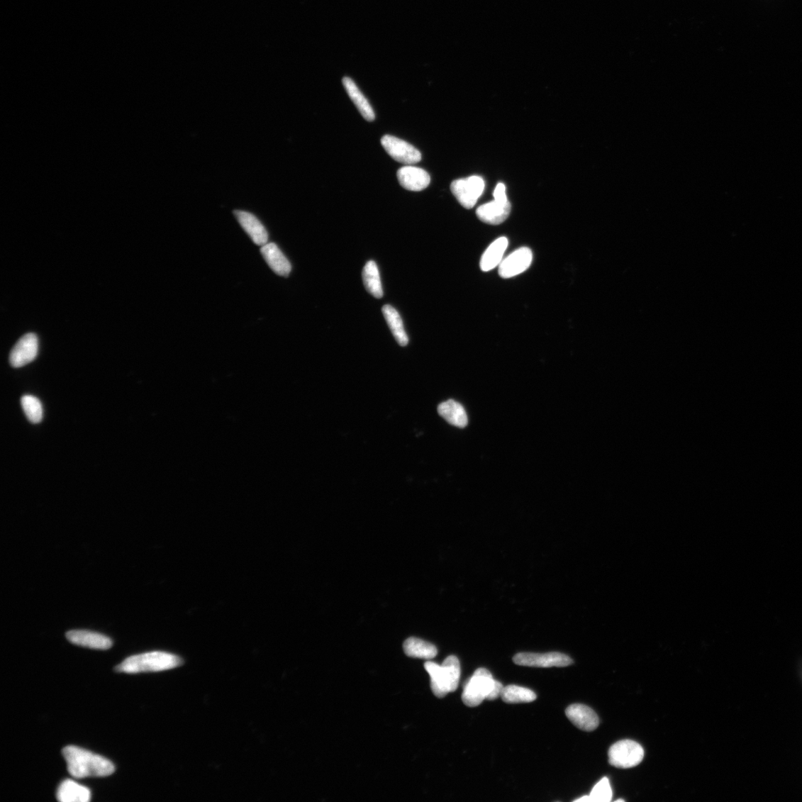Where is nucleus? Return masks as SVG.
<instances>
[{"mask_svg": "<svg viewBox=\"0 0 802 802\" xmlns=\"http://www.w3.org/2000/svg\"><path fill=\"white\" fill-rule=\"evenodd\" d=\"M69 774L76 779L104 777L115 772L114 764L107 759L84 749L68 746L62 749Z\"/></svg>", "mask_w": 802, "mask_h": 802, "instance_id": "nucleus-1", "label": "nucleus"}, {"mask_svg": "<svg viewBox=\"0 0 802 802\" xmlns=\"http://www.w3.org/2000/svg\"><path fill=\"white\" fill-rule=\"evenodd\" d=\"M504 686L495 680L489 670L478 669L464 686L463 703L476 707L484 700L494 701L501 697Z\"/></svg>", "mask_w": 802, "mask_h": 802, "instance_id": "nucleus-2", "label": "nucleus"}, {"mask_svg": "<svg viewBox=\"0 0 802 802\" xmlns=\"http://www.w3.org/2000/svg\"><path fill=\"white\" fill-rule=\"evenodd\" d=\"M179 657L163 652H152L131 656L117 666L116 671L128 674L161 672L180 667Z\"/></svg>", "mask_w": 802, "mask_h": 802, "instance_id": "nucleus-3", "label": "nucleus"}, {"mask_svg": "<svg viewBox=\"0 0 802 802\" xmlns=\"http://www.w3.org/2000/svg\"><path fill=\"white\" fill-rule=\"evenodd\" d=\"M643 757L642 746L632 740L620 741L613 745L608 751L609 764L620 769L636 767L642 762Z\"/></svg>", "mask_w": 802, "mask_h": 802, "instance_id": "nucleus-4", "label": "nucleus"}, {"mask_svg": "<svg viewBox=\"0 0 802 802\" xmlns=\"http://www.w3.org/2000/svg\"><path fill=\"white\" fill-rule=\"evenodd\" d=\"M456 199L466 209L473 208L484 190V182L480 177L455 180L450 186Z\"/></svg>", "mask_w": 802, "mask_h": 802, "instance_id": "nucleus-5", "label": "nucleus"}, {"mask_svg": "<svg viewBox=\"0 0 802 802\" xmlns=\"http://www.w3.org/2000/svg\"><path fill=\"white\" fill-rule=\"evenodd\" d=\"M513 659L516 665L538 668L565 667L573 664L570 657L559 652L518 653Z\"/></svg>", "mask_w": 802, "mask_h": 802, "instance_id": "nucleus-6", "label": "nucleus"}, {"mask_svg": "<svg viewBox=\"0 0 802 802\" xmlns=\"http://www.w3.org/2000/svg\"><path fill=\"white\" fill-rule=\"evenodd\" d=\"M381 145L391 158L399 163L412 165L421 160L422 155L418 149L395 136H383Z\"/></svg>", "mask_w": 802, "mask_h": 802, "instance_id": "nucleus-7", "label": "nucleus"}, {"mask_svg": "<svg viewBox=\"0 0 802 802\" xmlns=\"http://www.w3.org/2000/svg\"><path fill=\"white\" fill-rule=\"evenodd\" d=\"M38 352V339L33 333L22 337L16 343L10 354V364L14 368H21L33 362Z\"/></svg>", "mask_w": 802, "mask_h": 802, "instance_id": "nucleus-8", "label": "nucleus"}, {"mask_svg": "<svg viewBox=\"0 0 802 802\" xmlns=\"http://www.w3.org/2000/svg\"><path fill=\"white\" fill-rule=\"evenodd\" d=\"M533 260V253L528 247H521L514 251L499 264V273L501 278L509 279L525 272Z\"/></svg>", "mask_w": 802, "mask_h": 802, "instance_id": "nucleus-9", "label": "nucleus"}, {"mask_svg": "<svg viewBox=\"0 0 802 802\" xmlns=\"http://www.w3.org/2000/svg\"><path fill=\"white\" fill-rule=\"evenodd\" d=\"M397 177L401 186L410 191H421L430 183V177L426 170L411 165L399 169Z\"/></svg>", "mask_w": 802, "mask_h": 802, "instance_id": "nucleus-10", "label": "nucleus"}, {"mask_svg": "<svg viewBox=\"0 0 802 802\" xmlns=\"http://www.w3.org/2000/svg\"><path fill=\"white\" fill-rule=\"evenodd\" d=\"M565 715L573 725L581 730L591 732L598 728L599 717L590 707L584 704H572L565 711Z\"/></svg>", "mask_w": 802, "mask_h": 802, "instance_id": "nucleus-11", "label": "nucleus"}, {"mask_svg": "<svg viewBox=\"0 0 802 802\" xmlns=\"http://www.w3.org/2000/svg\"><path fill=\"white\" fill-rule=\"evenodd\" d=\"M234 215L237 217L242 228L247 233L250 238L257 245L263 246L269 241V234L260 220L252 213L246 211H235Z\"/></svg>", "mask_w": 802, "mask_h": 802, "instance_id": "nucleus-12", "label": "nucleus"}, {"mask_svg": "<svg viewBox=\"0 0 802 802\" xmlns=\"http://www.w3.org/2000/svg\"><path fill=\"white\" fill-rule=\"evenodd\" d=\"M70 642L77 646L94 650H106L112 647L113 641L109 637L84 630H73L67 633Z\"/></svg>", "mask_w": 802, "mask_h": 802, "instance_id": "nucleus-13", "label": "nucleus"}, {"mask_svg": "<svg viewBox=\"0 0 802 802\" xmlns=\"http://www.w3.org/2000/svg\"><path fill=\"white\" fill-rule=\"evenodd\" d=\"M511 211V203L501 204L495 200L483 204L477 211L481 222L491 225H499L506 221Z\"/></svg>", "mask_w": 802, "mask_h": 802, "instance_id": "nucleus-14", "label": "nucleus"}, {"mask_svg": "<svg viewBox=\"0 0 802 802\" xmlns=\"http://www.w3.org/2000/svg\"><path fill=\"white\" fill-rule=\"evenodd\" d=\"M261 254L276 274L284 277H289L291 271V265L276 244L267 243L262 246Z\"/></svg>", "mask_w": 802, "mask_h": 802, "instance_id": "nucleus-15", "label": "nucleus"}, {"mask_svg": "<svg viewBox=\"0 0 802 802\" xmlns=\"http://www.w3.org/2000/svg\"><path fill=\"white\" fill-rule=\"evenodd\" d=\"M57 798L61 802H88L91 800V792L84 786L67 779L60 785Z\"/></svg>", "mask_w": 802, "mask_h": 802, "instance_id": "nucleus-16", "label": "nucleus"}, {"mask_svg": "<svg viewBox=\"0 0 802 802\" xmlns=\"http://www.w3.org/2000/svg\"><path fill=\"white\" fill-rule=\"evenodd\" d=\"M342 84L361 116L367 121H373L375 118L374 110L369 101L364 96V94L360 91L356 84L351 78L345 77L342 79Z\"/></svg>", "mask_w": 802, "mask_h": 802, "instance_id": "nucleus-17", "label": "nucleus"}, {"mask_svg": "<svg viewBox=\"0 0 802 802\" xmlns=\"http://www.w3.org/2000/svg\"><path fill=\"white\" fill-rule=\"evenodd\" d=\"M438 412L440 416L455 427L464 428L467 425V413L463 406L458 402L449 400L442 403L438 406Z\"/></svg>", "mask_w": 802, "mask_h": 802, "instance_id": "nucleus-18", "label": "nucleus"}, {"mask_svg": "<svg viewBox=\"0 0 802 802\" xmlns=\"http://www.w3.org/2000/svg\"><path fill=\"white\" fill-rule=\"evenodd\" d=\"M508 246V240L506 238H501L494 242L482 256L480 262L481 269L484 272H490L499 265Z\"/></svg>", "mask_w": 802, "mask_h": 802, "instance_id": "nucleus-19", "label": "nucleus"}, {"mask_svg": "<svg viewBox=\"0 0 802 802\" xmlns=\"http://www.w3.org/2000/svg\"><path fill=\"white\" fill-rule=\"evenodd\" d=\"M424 668L430 676V686L434 695L439 698H445L450 690L443 667L428 662L424 664Z\"/></svg>", "mask_w": 802, "mask_h": 802, "instance_id": "nucleus-20", "label": "nucleus"}, {"mask_svg": "<svg viewBox=\"0 0 802 802\" xmlns=\"http://www.w3.org/2000/svg\"><path fill=\"white\" fill-rule=\"evenodd\" d=\"M403 651L408 657L424 659H431L438 653L434 645L416 637L408 638L403 642Z\"/></svg>", "mask_w": 802, "mask_h": 802, "instance_id": "nucleus-21", "label": "nucleus"}, {"mask_svg": "<svg viewBox=\"0 0 802 802\" xmlns=\"http://www.w3.org/2000/svg\"><path fill=\"white\" fill-rule=\"evenodd\" d=\"M384 316L391 330L393 336L401 347H406L408 342V336L405 332L403 323L399 312L392 306L386 305L382 308Z\"/></svg>", "mask_w": 802, "mask_h": 802, "instance_id": "nucleus-22", "label": "nucleus"}, {"mask_svg": "<svg viewBox=\"0 0 802 802\" xmlns=\"http://www.w3.org/2000/svg\"><path fill=\"white\" fill-rule=\"evenodd\" d=\"M363 279L367 291L375 298H381L384 295L382 284L377 264L374 261L368 262L363 271Z\"/></svg>", "mask_w": 802, "mask_h": 802, "instance_id": "nucleus-23", "label": "nucleus"}, {"mask_svg": "<svg viewBox=\"0 0 802 802\" xmlns=\"http://www.w3.org/2000/svg\"><path fill=\"white\" fill-rule=\"evenodd\" d=\"M501 698L507 703H523L536 700L537 695L528 688L509 685L503 689Z\"/></svg>", "mask_w": 802, "mask_h": 802, "instance_id": "nucleus-24", "label": "nucleus"}, {"mask_svg": "<svg viewBox=\"0 0 802 802\" xmlns=\"http://www.w3.org/2000/svg\"><path fill=\"white\" fill-rule=\"evenodd\" d=\"M445 672L447 679L448 681L450 693L457 689L460 676H461V666L458 657L454 655L449 656L445 659L443 664L442 665Z\"/></svg>", "mask_w": 802, "mask_h": 802, "instance_id": "nucleus-25", "label": "nucleus"}, {"mask_svg": "<svg viewBox=\"0 0 802 802\" xmlns=\"http://www.w3.org/2000/svg\"><path fill=\"white\" fill-rule=\"evenodd\" d=\"M23 411L33 423H38L43 418V407L40 401L33 396H24L21 399Z\"/></svg>", "mask_w": 802, "mask_h": 802, "instance_id": "nucleus-26", "label": "nucleus"}, {"mask_svg": "<svg viewBox=\"0 0 802 802\" xmlns=\"http://www.w3.org/2000/svg\"><path fill=\"white\" fill-rule=\"evenodd\" d=\"M612 795L609 780L605 777L594 786L589 795L590 802H609Z\"/></svg>", "mask_w": 802, "mask_h": 802, "instance_id": "nucleus-27", "label": "nucleus"}, {"mask_svg": "<svg viewBox=\"0 0 802 802\" xmlns=\"http://www.w3.org/2000/svg\"><path fill=\"white\" fill-rule=\"evenodd\" d=\"M494 200L501 204L509 202L506 194V186L504 184L499 183L494 193Z\"/></svg>", "mask_w": 802, "mask_h": 802, "instance_id": "nucleus-28", "label": "nucleus"}, {"mask_svg": "<svg viewBox=\"0 0 802 802\" xmlns=\"http://www.w3.org/2000/svg\"><path fill=\"white\" fill-rule=\"evenodd\" d=\"M575 801L590 802L589 796H585L581 797V798L575 800Z\"/></svg>", "mask_w": 802, "mask_h": 802, "instance_id": "nucleus-29", "label": "nucleus"}, {"mask_svg": "<svg viewBox=\"0 0 802 802\" xmlns=\"http://www.w3.org/2000/svg\"><path fill=\"white\" fill-rule=\"evenodd\" d=\"M616 801L618 802V801H625L623 799H618V800H616Z\"/></svg>", "mask_w": 802, "mask_h": 802, "instance_id": "nucleus-30", "label": "nucleus"}]
</instances>
